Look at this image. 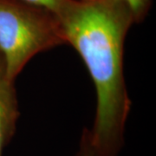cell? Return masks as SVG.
Masks as SVG:
<instances>
[{
  "label": "cell",
  "mask_w": 156,
  "mask_h": 156,
  "mask_svg": "<svg viewBox=\"0 0 156 156\" xmlns=\"http://www.w3.org/2000/svg\"><path fill=\"white\" fill-rule=\"evenodd\" d=\"M58 17L65 44L81 56L96 90L94 156H118L131 108L123 72L124 42L134 23L118 0H71Z\"/></svg>",
  "instance_id": "cell-1"
},
{
  "label": "cell",
  "mask_w": 156,
  "mask_h": 156,
  "mask_svg": "<svg viewBox=\"0 0 156 156\" xmlns=\"http://www.w3.org/2000/svg\"><path fill=\"white\" fill-rule=\"evenodd\" d=\"M64 44L54 13L21 0H0V53L6 79L14 82L33 56Z\"/></svg>",
  "instance_id": "cell-2"
},
{
  "label": "cell",
  "mask_w": 156,
  "mask_h": 156,
  "mask_svg": "<svg viewBox=\"0 0 156 156\" xmlns=\"http://www.w3.org/2000/svg\"><path fill=\"white\" fill-rule=\"evenodd\" d=\"M18 115L14 82L0 78V156L15 133Z\"/></svg>",
  "instance_id": "cell-3"
},
{
  "label": "cell",
  "mask_w": 156,
  "mask_h": 156,
  "mask_svg": "<svg viewBox=\"0 0 156 156\" xmlns=\"http://www.w3.org/2000/svg\"><path fill=\"white\" fill-rule=\"evenodd\" d=\"M128 7L134 22H140L145 17L151 5V0H118Z\"/></svg>",
  "instance_id": "cell-4"
},
{
  "label": "cell",
  "mask_w": 156,
  "mask_h": 156,
  "mask_svg": "<svg viewBox=\"0 0 156 156\" xmlns=\"http://www.w3.org/2000/svg\"><path fill=\"white\" fill-rule=\"evenodd\" d=\"M31 5L37 6L59 15L71 0H21Z\"/></svg>",
  "instance_id": "cell-5"
},
{
  "label": "cell",
  "mask_w": 156,
  "mask_h": 156,
  "mask_svg": "<svg viewBox=\"0 0 156 156\" xmlns=\"http://www.w3.org/2000/svg\"><path fill=\"white\" fill-rule=\"evenodd\" d=\"M76 156H94L92 147L90 144L89 130L87 128H84L83 132L79 149Z\"/></svg>",
  "instance_id": "cell-6"
},
{
  "label": "cell",
  "mask_w": 156,
  "mask_h": 156,
  "mask_svg": "<svg viewBox=\"0 0 156 156\" xmlns=\"http://www.w3.org/2000/svg\"><path fill=\"white\" fill-rule=\"evenodd\" d=\"M5 77V59L0 53V78Z\"/></svg>",
  "instance_id": "cell-7"
}]
</instances>
